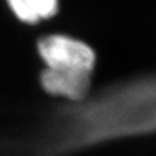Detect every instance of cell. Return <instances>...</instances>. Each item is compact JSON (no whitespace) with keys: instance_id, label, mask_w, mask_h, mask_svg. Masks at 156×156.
<instances>
[{"instance_id":"obj_1","label":"cell","mask_w":156,"mask_h":156,"mask_svg":"<svg viewBox=\"0 0 156 156\" xmlns=\"http://www.w3.org/2000/svg\"><path fill=\"white\" fill-rule=\"evenodd\" d=\"M34 48L42 68L95 76L98 53L83 38L61 31L44 30L35 39Z\"/></svg>"},{"instance_id":"obj_2","label":"cell","mask_w":156,"mask_h":156,"mask_svg":"<svg viewBox=\"0 0 156 156\" xmlns=\"http://www.w3.org/2000/svg\"><path fill=\"white\" fill-rule=\"evenodd\" d=\"M8 13L20 25L35 29L53 22L61 11V0H3Z\"/></svg>"}]
</instances>
